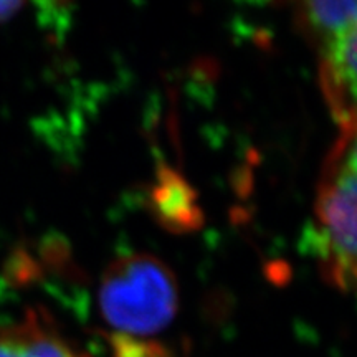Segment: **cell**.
Here are the masks:
<instances>
[{
    "mask_svg": "<svg viewBox=\"0 0 357 357\" xmlns=\"http://www.w3.org/2000/svg\"><path fill=\"white\" fill-rule=\"evenodd\" d=\"M356 126L341 129L318 185L314 250L321 273L334 288L351 291L356 280Z\"/></svg>",
    "mask_w": 357,
    "mask_h": 357,
    "instance_id": "6da1fadb",
    "label": "cell"
},
{
    "mask_svg": "<svg viewBox=\"0 0 357 357\" xmlns=\"http://www.w3.org/2000/svg\"><path fill=\"white\" fill-rule=\"evenodd\" d=\"M178 306L176 276L147 253L119 257L100 284L102 318L118 334L144 337L171 323Z\"/></svg>",
    "mask_w": 357,
    "mask_h": 357,
    "instance_id": "7a4b0ae2",
    "label": "cell"
},
{
    "mask_svg": "<svg viewBox=\"0 0 357 357\" xmlns=\"http://www.w3.org/2000/svg\"><path fill=\"white\" fill-rule=\"evenodd\" d=\"M0 357H89L70 344L43 310H29L24 319L0 324Z\"/></svg>",
    "mask_w": 357,
    "mask_h": 357,
    "instance_id": "3957f363",
    "label": "cell"
},
{
    "mask_svg": "<svg viewBox=\"0 0 357 357\" xmlns=\"http://www.w3.org/2000/svg\"><path fill=\"white\" fill-rule=\"evenodd\" d=\"M356 42L352 33L319 53V84L341 129L356 126Z\"/></svg>",
    "mask_w": 357,
    "mask_h": 357,
    "instance_id": "277c9868",
    "label": "cell"
},
{
    "mask_svg": "<svg viewBox=\"0 0 357 357\" xmlns=\"http://www.w3.org/2000/svg\"><path fill=\"white\" fill-rule=\"evenodd\" d=\"M356 0H296L298 26L318 53L356 33Z\"/></svg>",
    "mask_w": 357,
    "mask_h": 357,
    "instance_id": "5b68a950",
    "label": "cell"
},
{
    "mask_svg": "<svg viewBox=\"0 0 357 357\" xmlns=\"http://www.w3.org/2000/svg\"><path fill=\"white\" fill-rule=\"evenodd\" d=\"M149 202L160 225L172 231H189L202 223L195 192L184 177L166 166L160 167Z\"/></svg>",
    "mask_w": 357,
    "mask_h": 357,
    "instance_id": "8992f818",
    "label": "cell"
},
{
    "mask_svg": "<svg viewBox=\"0 0 357 357\" xmlns=\"http://www.w3.org/2000/svg\"><path fill=\"white\" fill-rule=\"evenodd\" d=\"M111 357H174L166 347L158 342H149L139 337L109 334Z\"/></svg>",
    "mask_w": 357,
    "mask_h": 357,
    "instance_id": "52a82bcc",
    "label": "cell"
},
{
    "mask_svg": "<svg viewBox=\"0 0 357 357\" xmlns=\"http://www.w3.org/2000/svg\"><path fill=\"white\" fill-rule=\"evenodd\" d=\"M24 2L25 0H0V24L15 15L24 6Z\"/></svg>",
    "mask_w": 357,
    "mask_h": 357,
    "instance_id": "ba28073f",
    "label": "cell"
}]
</instances>
